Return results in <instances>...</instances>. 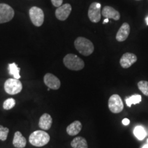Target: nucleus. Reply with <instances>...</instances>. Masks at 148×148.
<instances>
[{
    "label": "nucleus",
    "instance_id": "obj_1",
    "mask_svg": "<svg viewBox=\"0 0 148 148\" xmlns=\"http://www.w3.org/2000/svg\"><path fill=\"white\" fill-rule=\"evenodd\" d=\"M75 49L79 53L85 56L92 54L94 51L93 43L84 37H78L74 41Z\"/></svg>",
    "mask_w": 148,
    "mask_h": 148
},
{
    "label": "nucleus",
    "instance_id": "obj_2",
    "mask_svg": "<svg viewBox=\"0 0 148 148\" xmlns=\"http://www.w3.org/2000/svg\"><path fill=\"white\" fill-rule=\"evenodd\" d=\"M50 136L48 133L44 130H36L33 132L29 136V142L31 145L35 147H43L49 143Z\"/></svg>",
    "mask_w": 148,
    "mask_h": 148
},
{
    "label": "nucleus",
    "instance_id": "obj_3",
    "mask_svg": "<svg viewBox=\"0 0 148 148\" xmlns=\"http://www.w3.org/2000/svg\"><path fill=\"white\" fill-rule=\"evenodd\" d=\"M63 63L66 68L72 71H79L84 67V61L73 53H69L64 57Z\"/></svg>",
    "mask_w": 148,
    "mask_h": 148
},
{
    "label": "nucleus",
    "instance_id": "obj_4",
    "mask_svg": "<svg viewBox=\"0 0 148 148\" xmlns=\"http://www.w3.org/2000/svg\"><path fill=\"white\" fill-rule=\"evenodd\" d=\"M23 89V85L19 79L9 78L4 83V90L9 95H16Z\"/></svg>",
    "mask_w": 148,
    "mask_h": 148
},
{
    "label": "nucleus",
    "instance_id": "obj_5",
    "mask_svg": "<svg viewBox=\"0 0 148 148\" xmlns=\"http://www.w3.org/2000/svg\"><path fill=\"white\" fill-rule=\"evenodd\" d=\"M29 15L31 21L36 27L41 26L44 22V12L41 8L37 6H33L29 9Z\"/></svg>",
    "mask_w": 148,
    "mask_h": 148
},
{
    "label": "nucleus",
    "instance_id": "obj_6",
    "mask_svg": "<svg viewBox=\"0 0 148 148\" xmlns=\"http://www.w3.org/2000/svg\"><path fill=\"white\" fill-rule=\"evenodd\" d=\"M14 16L13 8L6 3H0V24L10 21Z\"/></svg>",
    "mask_w": 148,
    "mask_h": 148
},
{
    "label": "nucleus",
    "instance_id": "obj_7",
    "mask_svg": "<svg viewBox=\"0 0 148 148\" xmlns=\"http://www.w3.org/2000/svg\"><path fill=\"white\" fill-rule=\"evenodd\" d=\"M108 108L113 113H119L123 109V103L121 97L117 94H114L108 99Z\"/></svg>",
    "mask_w": 148,
    "mask_h": 148
},
{
    "label": "nucleus",
    "instance_id": "obj_8",
    "mask_svg": "<svg viewBox=\"0 0 148 148\" xmlns=\"http://www.w3.org/2000/svg\"><path fill=\"white\" fill-rule=\"evenodd\" d=\"M88 16L92 23H98L101 20V4L97 2H92L88 10Z\"/></svg>",
    "mask_w": 148,
    "mask_h": 148
},
{
    "label": "nucleus",
    "instance_id": "obj_9",
    "mask_svg": "<svg viewBox=\"0 0 148 148\" xmlns=\"http://www.w3.org/2000/svg\"><path fill=\"white\" fill-rule=\"evenodd\" d=\"M71 5L69 3H65V4L60 5V7H58L56 10V17L60 21H65L66 18L69 17L71 12Z\"/></svg>",
    "mask_w": 148,
    "mask_h": 148
},
{
    "label": "nucleus",
    "instance_id": "obj_10",
    "mask_svg": "<svg viewBox=\"0 0 148 148\" xmlns=\"http://www.w3.org/2000/svg\"><path fill=\"white\" fill-rule=\"evenodd\" d=\"M43 81L46 86L50 89L58 90L60 87V79L51 73H46L44 76Z\"/></svg>",
    "mask_w": 148,
    "mask_h": 148
},
{
    "label": "nucleus",
    "instance_id": "obj_11",
    "mask_svg": "<svg viewBox=\"0 0 148 148\" xmlns=\"http://www.w3.org/2000/svg\"><path fill=\"white\" fill-rule=\"evenodd\" d=\"M136 60H137V57L136 55L132 53L127 52L122 56L119 60V63L122 67L124 69H127L135 63Z\"/></svg>",
    "mask_w": 148,
    "mask_h": 148
},
{
    "label": "nucleus",
    "instance_id": "obj_12",
    "mask_svg": "<svg viewBox=\"0 0 148 148\" xmlns=\"http://www.w3.org/2000/svg\"><path fill=\"white\" fill-rule=\"evenodd\" d=\"M130 32V27L127 23H123L120 27L116 35V39L119 42H123L128 37Z\"/></svg>",
    "mask_w": 148,
    "mask_h": 148
},
{
    "label": "nucleus",
    "instance_id": "obj_13",
    "mask_svg": "<svg viewBox=\"0 0 148 148\" xmlns=\"http://www.w3.org/2000/svg\"><path fill=\"white\" fill-rule=\"evenodd\" d=\"M101 15L104 16L106 18H112V19L118 21L120 18V14L117 10L111 6L106 5L103 7L101 10Z\"/></svg>",
    "mask_w": 148,
    "mask_h": 148
},
{
    "label": "nucleus",
    "instance_id": "obj_14",
    "mask_svg": "<svg viewBox=\"0 0 148 148\" xmlns=\"http://www.w3.org/2000/svg\"><path fill=\"white\" fill-rule=\"evenodd\" d=\"M52 118L50 114L45 113L42 114L39 119L38 122V126L42 130H48L51 128V125H52Z\"/></svg>",
    "mask_w": 148,
    "mask_h": 148
},
{
    "label": "nucleus",
    "instance_id": "obj_15",
    "mask_svg": "<svg viewBox=\"0 0 148 148\" xmlns=\"http://www.w3.org/2000/svg\"><path fill=\"white\" fill-rule=\"evenodd\" d=\"M12 144L16 148H24L26 146V139L19 131L14 133Z\"/></svg>",
    "mask_w": 148,
    "mask_h": 148
},
{
    "label": "nucleus",
    "instance_id": "obj_16",
    "mask_svg": "<svg viewBox=\"0 0 148 148\" xmlns=\"http://www.w3.org/2000/svg\"><path fill=\"white\" fill-rule=\"evenodd\" d=\"M82 128V125L79 121H75L66 127V133L70 136L78 134Z\"/></svg>",
    "mask_w": 148,
    "mask_h": 148
},
{
    "label": "nucleus",
    "instance_id": "obj_17",
    "mask_svg": "<svg viewBox=\"0 0 148 148\" xmlns=\"http://www.w3.org/2000/svg\"><path fill=\"white\" fill-rule=\"evenodd\" d=\"M71 145L73 148H88L87 141L82 136H77L73 138L71 142Z\"/></svg>",
    "mask_w": 148,
    "mask_h": 148
},
{
    "label": "nucleus",
    "instance_id": "obj_18",
    "mask_svg": "<svg viewBox=\"0 0 148 148\" xmlns=\"http://www.w3.org/2000/svg\"><path fill=\"white\" fill-rule=\"evenodd\" d=\"M8 71L9 73L14 77V78L18 79L21 77L20 75V68L18 67L16 63H11L8 64Z\"/></svg>",
    "mask_w": 148,
    "mask_h": 148
},
{
    "label": "nucleus",
    "instance_id": "obj_19",
    "mask_svg": "<svg viewBox=\"0 0 148 148\" xmlns=\"http://www.w3.org/2000/svg\"><path fill=\"white\" fill-rule=\"evenodd\" d=\"M134 134L140 140H143L147 136V133H146L145 128L143 126H140V125L135 127V128L134 129Z\"/></svg>",
    "mask_w": 148,
    "mask_h": 148
},
{
    "label": "nucleus",
    "instance_id": "obj_20",
    "mask_svg": "<svg viewBox=\"0 0 148 148\" xmlns=\"http://www.w3.org/2000/svg\"><path fill=\"white\" fill-rule=\"evenodd\" d=\"M140 101H141V96L140 95H134L125 99V102L128 107H130L132 104H136V103H140Z\"/></svg>",
    "mask_w": 148,
    "mask_h": 148
},
{
    "label": "nucleus",
    "instance_id": "obj_21",
    "mask_svg": "<svg viewBox=\"0 0 148 148\" xmlns=\"http://www.w3.org/2000/svg\"><path fill=\"white\" fill-rule=\"evenodd\" d=\"M16 104V101L13 98H8L6 100L4 101L3 103V108L5 110H10L12 108H14Z\"/></svg>",
    "mask_w": 148,
    "mask_h": 148
},
{
    "label": "nucleus",
    "instance_id": "obj_22",
    "mask_svg": "<svg viewBox=\"0 0 148 148\" xmlns=\"http://www.w3.org/2000/svg\"><path fill=\"white\" fill-rule=\"evenodd\" d=\"M138 87L144 95L148 97V82L141 80L138 82Z\"/></svg>",
    "mask_w": 148,
    "mask_h": 148
},
{
    "label": "nucleus",
    "instance_id": "obj_23",
    "mask_svg": "<svg viewBox=\"0 0 148 148\" xmlns=\"http://www.w3.org/2000/svg\"><path fill=\"white\" fill-rule=\"evenodd\" d=\"M9 133V129L8 127H3V125H0V140L2 141H5L8 137Z\"/></svg>",
    "mask_w": 148,
    "mask_h": 148
},
{
    "label": "nucleus",
    "instance_id": "obj_24",
    "mask_svg": "<svg viewBox=\"0 0 148 148\" xmlns=\"http://www.w3.org/2000/svg\"><path fill=\"white\" fill-rule=\"evenodd\" d=\"M51 3L54 7H60V5H62V2H63V0H51Z\"/></svg>",
    "mask_w": 148,
    "mask_h": 148
},
{
    "label": "nucleus",
    "instance_id": "obj_25",
    "mask_svg": "<svg viewBox=\"0 0 148 148\" xmlns=\"http://www.w3.org/2000/svg\"><path fill=\"white\" fill-rule=\"evenodd\" d=\"M130 123V120L128 119H123V120H122V124L124 125H129Z\"/></svg>",
    "mask_w": 148,
    "mask_h": 148
},
{
    "label": "nucleus",
    "instance_id": "obj_26",
    "mask_svg": "<svg viewBox=\"0 0 148 148\" xmlns=\"http://www.w3.org/2000/svg\"><path fill=\"white\" fill-rule=\"evenodd\" d=\"M108 18H106V19L103 20V24H104V23H108Z\"/></svg>",
    "mask_w": 148,
    "mask_h": 148
},
{
    "label": "nucleus",
    "instance_id": "obj_27",
    "mask_svg": "<svg viewBox=\"0 0 148 148\" xmlns=\"http://www.w3.org/2000/svg\"><path fill=\"white\" fill-rule=\"evenodd\" d=\"M141 148H148V143L145 144V145H144Z\"/></svg>",
    "mask_w": 148,
    "mask_h": 148
},
{
    "label": "nucleus",
    "instance_id": "obj_28",
    "mask_svg": "<svg viewBox=\"0 0 148 148\" xmlns=\"http://www.w3.org/2000/svg\"><path fill=\"white\" fill-rule=\"evenodd\" d=\"M145 22H146V24L148 25V16L145 18Z\"/></svg>",
    "mask_w": 148,
    "mask_h": 148
},
{
    "label": "nucleus",
    "instance_id": "obj_29",
    "mask_svg": "<svg viewBox=\"0 0 148 148\" xmlns=\"http://www.w3.org/2000/svg\"><path fill=\"white\" fill-rule=\"evenodd\" d=\"M147 143H148V139L147 140Z\"/></svg>",
    "mask_w": 148,
    "mask_h": 148
},
{
    "label": "nucleus",
    "instance_id": "obj_30",
    "mask_svg": "<svg viewBox=\"0 0 148 148\" xmlns=\"http://www.w3.org/2000/svg\"><path fill=\"white\" fill-rule=\"evenodd\" d=\"M136 1H140V0H136Z\"/></svg>",
    "mask_w": 148,
    "mask_h": 148
}]
</instances>
